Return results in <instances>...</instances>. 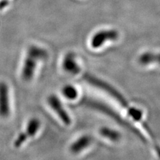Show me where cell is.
<instances>
[{
  "instance_id": "obj_1",
  "label": "cell",
  "mask_w": 160,
  "mask_h": 160,
  "mask_svg": "<svg viewBox=\"0 0 160 160\" xmlns=\"http://www.w3.org/2000/svg\"><path fill=\"white\" fill-rule=\"evenodd\" d=\"M48 57V53L44 49L36 46H30L28 50L22 72V78L25 82H29L33 76L37 63Z\"/></svg>"
},
{
  "instance_id": "obj_2",
  "label": "cell",
  "mask_w": 160,
  "mask_h": 160,
  "mask_svg": "<svg viewBox=\"0 0 160 160\" xmlns=\"http://www.w3.org/2000/svg\"><path fill=\"white\" fill-rule=\"evenodd\" d=\"M39 119L36 118L31 119L29 121L26 129L24 132L20 133L17 139L15 140L13 146L15 148H19L22 146L23 143L28 139L29 138L33 137L36 135L40 127Z\"/></svg>"
},
{
  "instance_id": "obj_3",
  "label": "cell",
  "mask_w": 160,
  "mask_h": 160,
  "mask_svg": "<svg viewBox=\"0 0 160 160\" xmlns=\"http://www.w3.org/2000/svg\"><path fill=\"white\" fill-rule=\"evenodd\" d=\"M48 103L49 105L53 111L56 112L60 119L63 122L64 124L69 126L72 123L71 118L67 112L66 111L62 106V102H60L59 99L56 96V95L52 94L48 98Z\"/></svg>"
},
{
  "instance_id": "obj_4",
  "label": "cell",
  "mask_w": 160,
  "mask_h": 160,
  "mask_svg": "<svg viewBox=\"0 0 160 160\" xmlns=\"http://www.w3.org/2000/svg\"><path fill=\"white\" fill-rule=\"evenodd\" d=\"M119 34L116 30H102L94 35L92 39V48L96 49L101 47L106 41H113L118 38Z\"/></svg>"
},
{
  "instance_id": "obj_5",
  "label": "cell",
  "mask_w": 160,
  "mask_h": 160,
  "mask_svg": "<svg viewBox=\"0 0 160 160\" xmlns=\"http://www.w3.org/2000/svg\"><path fill=\"white\" fill-rule=\"evenodd\" d=\"M10 113L9 88L8 85L3 82H0V117L6 118Z\"/></svg>"
},
{
  "instance_id": "obj_6",
  "label": "cell",
  "mask_w": 160,
  "mask_h": 160,
  "mask_svg": "<svg viewBox=\"0 0 160 160\" xmlns=\"http://www.w3.org/2000/svg\"><path fill=\"white\" fill-rule=\"evenodd\" d=\"M62 67L64 71L72 75L78 74L80 72V68L72 53H68L65 56L63 60Z\"/></svg>"
},
{
  "instance_id": "obj_7",
  "label": "cell",
  "mask_w": 160,
  "mask_h": 160,
  "mask_svg": "<svg viewBox=\"0 0 160 160\" xmlns=\"http://www.w3.org/2000/svg\"><path fill=\"white\" fill-rule=\"evenodd\" d=\"M92 138L89 135H84L79 138L70 146V151L73 153H78L82 152L91 145Z\"/></svg>"
},
{
  "instance_id": "obj_8",
  "label": "cell",
  "mask_w": 160,
  "mask_h": 160,
  "mask_svg": "<svg viewBox=\"0 0 160 160\" xmlns=\"http://www.w3.org/2000/svg\"><path fill=\"white\" fill-rule=\"evenodd\" d=\"M99 133L103 137L111 139L112 141H116L119 139V133L108 128H102L99 129Z\"/></svg>"
},
{
  "instance_id": "obj_9",
  "label": "cell",
  "mask_w": 160,
  "mask_h": 160,
  "mask_svg": "<svg viewBox=\"0 0 160 160\" xmlns=\"http://www.w3.org/2000/svg\"><path fill=\"white\" fill-rule=\"evenodd\" d=\"M63 96L69 99H74L78 96L77 89L72 85H67L62 89Z\"/></svg>"
},
{
  "instance_id": "obj_10",
  "label": "cell",
  "mask_w": 160,
  "mask_h": 160,
  "mask_svg": "<svg viewBox=\"0 0 160 160\" xmlns=\"http://www.w3.org/2000/svg\"><path fill=\"white\" fill-rule=\"evenodd\" d=\"M141 61L143 62H149L152 61L160 62V54L154 55L152 53H146L141 57Z\"/></svg>"
},
{
  "instance_id": "obj_11",
  "label": "cell",
  "mask_w": 160,
  "mask_h": 160,
  "mask_svg": "<svg viewBox=\"0 0 160 160\" xmlns=\"http://www.w3.org/2000/svg\"><path fill=\"white\" fill-rule=\"evenodd\" d=\"M8 3V0H2V1H0V9H2L4 8H6Z\"/></svg>"
}]
</instances>
